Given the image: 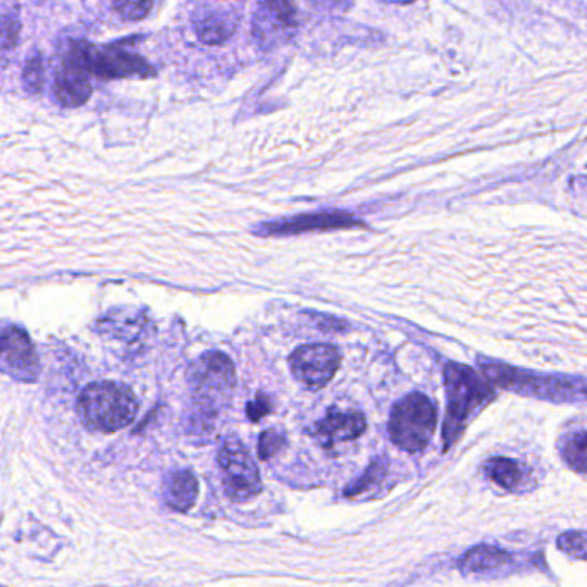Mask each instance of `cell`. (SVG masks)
<instances>
[{
	"label": "cell",
	"instance_id": "cell-1",
	"mask_svg": "<svg viewBox=\"0 0 587 587\" xmlns=\"http://www.w3.org/2000/svg\"><path fill=\"white\" fill-rule=\"evenodd\" d=\"M188 386L193 398V434H211L214 420L228 407L237 387V371L220 351H207L188 369Z\"/></svg>",
	"mask_w": 587,
	"mask_h": 587
},
{
	"label": "cell",
	"instance_id": "cell-7",
	"mask_svg": "<svg viewBox=\"0 0 587 587\" xmlns=\"http://www.w3.org/2000/svg\"><path fill=\"white\" fill-rule=\"evenodd\" d=\"M83 56L91 73L103 80L148 77L154 74V68L145 59L140 58L139 53L128 50L123 44L107 47L83 44Z\"/></svg>",
	"mask_w": 587,
	"mask_h": 587
},
{
	"label": "cell",
	"instance_id": "cell-9",
	"mask_svg": "<svg viewBox=\"0 0 587 587\" xmlns=\"http://www.w3.org/2000/svg\"><path fill=\"white\" fill-rule=\"evenodd\" d=\"M91 70L83 56V44H74L62 58L53 83V95L64 107H80L92 95Z\"/></svg>",
	"mask_w": 587,
	"mask_h": 587
},
{
	"label": "cell",
	"instance_id": "cell-26",
	"mask_svg": "<svg viewBox=\"0 0 587 587\" xmlns=\"http://www.w3.org/2000/svg\"><path fill=\"white\" fill-rule=\"evenodd\" d=\"M271 410H273V404H271L269 398L262 395V393H259L257 398L247 405V416H249V419L252 420V422H259V420H261L262 417L267 416Z\"/></svg>",
	"mask_w": 587,
	"mask_h": 587
},
{
	"label": "cell",
	"instance_id": "cell-14",
	"mask_svg": "<svg viewBox=\"0 0 587 587\" xmlns=\"http://www.w3.org/2000/svg\"><path fill=\"white\" fill-rule=\"evenodd\" d=\"M196 35L204 44L217 46L231 37L237 29V21L232 13H228L223 8H207L205 5L202 13H196L195 17Z\"/></svg>",
	"mask_w": 587,
	"mask_h": 587
},
{
	"label": "cell",
	"instance_id": "cell-25",
	"mask_svg": "<svg viewBox=\"0 0 587 587\" xmlns=\"http://www.w3.org/2000/svg\"><path fill=\"white\" fill-rule=\"evenodd\" d=\"M116 11L127 21H139L147 16L152 9V2H118Z\"/></svg>",
	"mask_w": 587,
	"mask_h": 587
},
{
	"label": "cell",
	"instance_id": "cell-10",
	"mask_svg": "<svg viewBox=\"0 0 587 587\" xmlns=\"http://www.w3.org/2000/svg\"><path fill=\"white\" fill-rule=\"evenodd\" d=\"M297 32V11L288 2H264L253 14V37L262 49L290 41Z\"/></svg>",
	"mask_w": 587,
	"mask_h": 587
},
{
	"label": "cell",
	"instance_id": "cell-19",
	"mask_svg": "<svg viewBox=\"0 0 587 587\" xmlns=\"http://www.w3.org/2000/svg\"><path fill=\"white\" fill-rule=\"evenodd\" d=\"M560 452L574 472L587 474V433H574L565 438Z\"/></svg>",
	"mask_w": 587,
	"mask_h": 587
},
{
	"label": "cell",
	"instance_id": "cell-6",
	"mask_svg": "<svg viewBox=\"0 0 587 587\" xmlns=\"http://www.w3.org/2000/svg\"><path fill=\"white\" fill-rule=\"evenodd\" d=\"M223 486L229 500L245 503L262 491L261 474L245 445L237 438H226L217 453Z\"/></svg>",
	"mask_w": 587,
	"mask_h": 587
},
{
	"label": "cell",
	"instance_id": "cell-23",
	"mask_svg": "<svg viewBox=\"0 0 587 587\" xmlns=\"http://www.w3.org/2000/svg\"><path fill=\"white\" fill-rule=\"evenodd\" d=\"M386 467L387 465L383 460H375L369 467L368 472L363 474V478L360 481H357L356 484L348 486L347 491H345L347 496H359L363 491H368L372 482L383 478L384 474H386Z\"/></svg>",
	"mask_w": 587,
	"mask_h": 587
},
{
	"label": "cell",
	"instance_id": "cell-16",
	"mask_svg": "<svg viewBox=\"0 0 587 587\" xmlns=\"http://www.w3.org/2000/svg\"><path fill=\"white\" fill-rule=\"evenodd\" d=\"M484 472L505 491H518L527 479V467L512 458L494 457L486 462Z\"/></svg>",
	"mask_w": 587,
	"mask_h": 587
},
{
	"label": "cell",
	"instance_id": "cell-20",
	"mask_svg": "<svg viewBox=\"0 0 587 587\" xmlns=\"http://www.w3.org/2000/svg\"><path fill=\"white\" fill-rule=\"evenodd\" d=\"M556 544L565 555L572 556V559L587 560V532L584 530L565 532V535L560 536Z\"/></svg>",
	"mask_w": 587,
	"mask_h": 587
},
{
	"label": "cell",
	"instance_id": "cell-13",
	"mask_svg": "<svg viewBox=\"0 0 587 587\" xmlns=\"http://www.w3.org/2000/svg\"><path fill=\"white\" fill-rule=\"evenodd\" d=\"M199 498V481L188 469H176L164 479V500L172 511L187 514Z\"/></svg>",
	"mask_w": 587,
	"mask_h": 587
},
{
	"label": "cell",
	"instance_id": "cell-5",
	"mask_svg": "<svg viewBox=\"0 0 587 587\" xmlns=\"http://www.w3.org/2000/svg\"><path fill=\"white\" fill-rule=\"evenodd\" d=\"M436 429V407L422 393L405 396L393 407L390 436L398 448L416 453L424 450Z\"/></svg>",
	"mask_w": 587,
	"mask_h": 587
},
{
	"label": "cell",
	"instance_id": "cell-17",
	"mask_svg": "<svg viewBox=\"0 0 587 587\" xmlns=\"http://www.w3.org/2000/svg\"><path fill=\"white\" fill-rule=\"evenodd\" d=\"M511 562V555L506 551L500 550L490 544H481V547L470 548L460 560V568L465 574H474V572H490L503 567Z\"/></svg>",
	"mask_w": 587,
	"mask_h": 587
},
{
	"label": "cell",
	"instance_id": "cell-15",
	"mask_svg": "<svg viewBox=\"0 0 587 587\" xmlns=\"http://www.w3.org/2000/svg\"><path fill=\"white\" fill-rule=\"evenodd\" d=\"M357 219L343 213H324V214H309V216L295 217V219L286 220L281 225L265 226L264 231L278 232V235H286V232L302 231H315V229H336V228H350L356 226Z\"/></svg>",
	"mask_w": 587,
	"mask_h": 587
},
{
	"label": "cell",
	"instance_id": "cell-22",
	"mask_svg": "<svg viewBox=\"0 0 587 587\" xmlns=\"http://www.w3.org/2000/svg\"><path fill=\"white\" fill-rule=\"evenodd\" d=\"M286 446V436L276 429H267L261 434L259 440V457L262 460H271L274 455H278Z\"/></svg>",
	"mask_w": 587,
	"mask_h": 587
},
{
	"label": "cell",
	"instance_id": "cell-3",
	"mask_svg": "<svg viewBox=\"0 0 587 587\" xmlns=\"http://www.w3.org/2000/svg\"><path fill=\"white\" fill-rule=\"evenodd\" d=\"M445 384L448 410L443 428V440L446 448H450L464 433L470 417L490 404L494 395L490 381H486L478 372L462 363L446 366Z\"/></svg>",
	"mask_w": 587,
	"mask_h": 587
},
{
	"label": "cell",
	"instance_id": "cell-2",
	"mask_svg": "<svg viewBox=\"0 0 587 587\" xmlns=\"http://www.w3.org/2000/svg\"><path fill=\"white\" fill-rule=\"evenodd\" d=\"M77 410L86 428L97 433H118L139 414V400L130 387L115 381L88 384L77 398Z\"/></svg>",
	"mask_w": 587,
	"mask_h": 587
},
{
	"label": "cell",
	"instance_id": "cell-12",
	"mask_svg": "<svg viewBox=\"0 0 587 587\" xmlns=\"http://www.w3.org/2000/svg\"><path fill=\"white\" fill-rule=\"evenodd\" d=\"M368 428L366 417L357 410H339L333 407L312 429V436L324 446L335 448L338 443L357 440Z\"/></svg>",
	"mask_w": 587,
	"mask_h": 587
},
{
	"label": "cell",
	"instance_id": "cell-4",
	"mask_svg": "<svg viewBox=\"0 0 587 587\" xmlns=\"http://www.w3.org/2000/svg\"><path fill=\"white\" fill-rule=\"evenodd\" d=\"M482 369L488 381L518 395L535 396L556 404L587 400V380L583 378L535 374L500 363H486Z\"/></svg>",
	"mask_w": 587,
	"mask_h": 587
},
{
	"label": "cell",
	"instance_id": "cell-11",
	"mask_svg": "<svg viewBox=\"0 0 587 587\" xmlns=\"http://www.w3.org/2000/svg\"><path fill=\"white\" fill-rule=\"evenodd\" d=\"M2 371L20 383H35L40 374L37 350L21 327L5 326L2 331Z\"/></svg>",
	"mask_w": 587,
	"mask_h": 587
},
{
	"label": "cell",
	"instance_id": "cell-18",
	"mask_svg": "<svg viewBox=\"0 0 587 587\" xmlns=\"http://www.w3.org/2000/svg\"><path fill=\"white\" fill-rule=\"evenodd\" d=\"M130 310H112L100 321L103 333L118 339H133L142 330V318L139 314L128 315Z\"/></svg>",
	"mask_w": 587,
	"mask_h": 587
},
{
	"label": "cell",
	"instance_id": "cell-8",
	"mask_svg": "<svg viewBox=\"0 0 587 587\" xmlns=\"http://www.w3.org/2000/svg\"><path fill=\"white\" fill-rule=\"evenodd\" d=\"M342 356L338 348L327 343H312L297 348L290 357L295 380L310 390H321L331 383L338 372Z\"/></svg>",
	"mask_w": 587,
	"mask_h": 587
},
{
	"label": "cell",
	"instance_id": "cell-24",
	"mask_svg": "<svg viewBox=\"0 0 587 587\" xmlns=\"http://www.w3.org/2000/svg\"><path fill=\"white\" fill-rule=\"evenodd\" d=\"M17 35H20V20H17V11L14 9L13 13H4V16H2V46H4V52L16 47Z\"/></svg>",
	"mask_w": 587,
	"mask_h": 587
},
{
	"label": "cell",
	"instance_id": "cell-21",
	"mask_svg": "<svg viewBox=\"0 0 587 587\" xmlns=\"http://www.w3.org/2000/svg\"><path fill=\"white\" fill-rule=\"evenodd\" d=\"M44 59L40 53H33L32 58L26 59L25 70H23V83L29 94H37L44 86Z\"/></svg>",
	"mask_w": 587,
	"mask_h": 587
}]
</instances>
